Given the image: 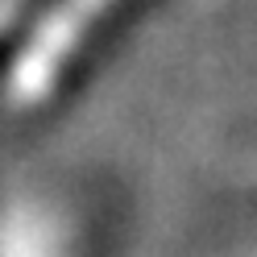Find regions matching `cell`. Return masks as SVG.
<instances>
[{
    "label": "cell",
    "instance_id": "1",
    "mask_svg": "<svg viewBox=\"0 0 257 257\" xmlns=\"http://www.w3.org/2000/svg\"><path fill=\"white\" fill-rule=\"evenodd\" d=\"M112 9V0H62L58 9L46 13V21L38 25V34L29 38V46L13 62V100L17 104H34L42 100L46 83L58 75L62 58H71L83 42L87 25L95 17H104Z\"/></svg>",
    "mask_w": 257,
    "mask_h": 257
}]
</instances>
